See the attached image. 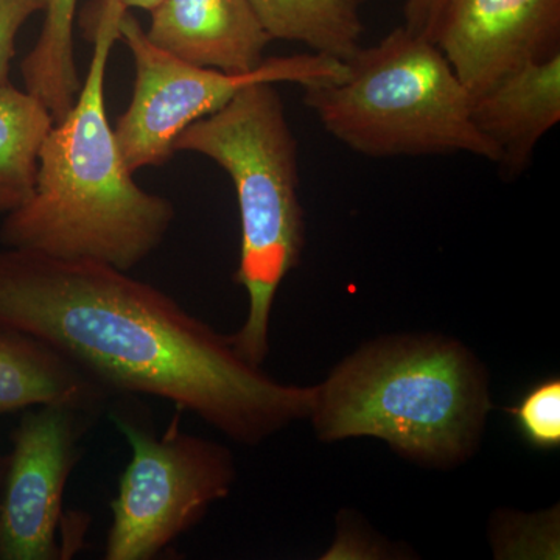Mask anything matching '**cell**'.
Wrapping results in <instances>:
<instances>
[{"label": "cell", "mask_w": 560, "mask_h": 560, "mask_svg": "<svg viewBox=\"0 0 560 560\" xmlns=\"http://www.w3.org/2000/svg\"><path fill=\"white\" fill-rule=\"evenodd\" d=\"M433 43L475 97L560 54V0H447Z\"/></svg>", "instance_id": "9c48e42d"}, {"label": "cell", "mask_w": 560, "mask_h": 560, "mask_svg": "<svg viewBox=\"0 0 560 560\" xmlns=\"http://www.w3.org/2000/svg\"><path fill=\"white\" fill-rule=\"evenodd\" d=\"M55 121L31 92L0 84V213L21 208L31 198L39 153Z\"/></svg>", "instance_id": "5bb4252c"}, {"label": "cell", "mask_w": 560, "mask_h": 560, "mask_svg": "<svg viewBox=\"0 0 560 560\" xmlns=\"http://www.w3.org/2000/svg\"><path fill=\"white\" fill-rule=\"evenodd\" d=\"M109 400V394L60 350L0 324V415L50 404L103 415Z\"/></svg>", "instance_id": "7c38bea8"}, {"label": "cell", "mask_w": 560, "mask_h": 560, "mask_svg": "<svg viewBox=\"0 0 560 560\" xmlns=\"http://www.w3.org/2000/svg\"><path fill=\"white\" fill-rule=\"evenodd\" d=\"M340 80L304 86L324 130L368 158L467 153L499 162L471 97L433 40L400 25L345 62Z\"/></svg>", "instance_id": "5b68a950"}, {"label": "cell", "mask_w": 560, "mask_h": 560, "mask_svg": "<svg viewBox=\"0 0 560 560\" xmlns=\"http://www.w3.org/2000/svg\"><path fill=\"white\" fill-rule=\"evenodd\" d=\"M471 120L499 151L504 178H517L560 120V54L529 62L471 97Z\"/></svg>", "instance_id": "8fae6325"}, {"label": "cell", "mask_w": 560, "mask_h": 560, "mask_svg": "<svg viewBox=\"0 0 560 560\" xmlns=\"http://www.w3.org/2000/svg\"><path fill=\"white\" fill-rule=\"evenodd\" d=\"M125 10L119 0L95 5L88 22L94 54L86 79L72 108L44 140L31 198L3 220L5 248L130 271L171 230L172 202L135 183L106 113V68Z\"/></svg>", "instance_id": "7a4b0ae2"}, {"label": "cell", "mask_w": 560, "mask_h": 560, "mask_svg": "<svg viewBox=\"0 0 560 560\" xmlns=\"http://www.w3.org/2000/svg\"><path fill=\"white\" fill-rule=\"evenodd\" d=\"M523 440L539 451L560 445V382L547 378L537 383L510 410Z\"/></svg>", "instance_id": "2e32d148"}, {"label": "cell", "mask_w": 560, "mask_h": 560, "mask_svg": "<svg viewBox=\"0 0 560 560\" xmlns=\"http://www.w3.org/2000/svg\"><path fill=\"white\" fill-rule=\"evenodd\" d=\"M79 0H47L46 21L35 49L22 61L27 92L65 119L81 88L73 58V20Z\"/></svg>", "instance_id": "9a60e30c"}, {"label": "cell", "mask_w": 560, "mask_h": 560, "mask_svg": "<svg viewBox=\"0 0 560 560\" xmlns=\"http://www.w3.org/2000/svg\"><path fill=\"white\" fill-rule=\"evenodd\" d=\"M102 412L68 404L25 410L11 433L0 480V560L68 559L58 534L81 442Z\"/></svg>", "instance_id": "ba28073f"}, {"label": "cell", "mask_w": 560, "mask_h": 560, "mask_svg": "<svg viewBox=\"0 0 560 560\" xmlns=\"http://www.w3.org/2000/svg\"><path fill=\"white\" fill-rule=\"evenodd\" d=\"M489 408L485 371L459 342L394 337L342 361L316 388L311 418L323 441L378 438L447 466L477 447Z\"/></svg>", "instance_id": "3957f363"}, {"label": "cell", "mask_w": 560, "mask_h": 560, "mask_svg": "<svg viewBox=\"0 0 560 560\" xmlns=\"http://www.w3.org/2000/svg\"><path fill=\"white\" fill-rule=\"evenodd\" d=\"M125 9H142L153 11L162 2V0H119Z\"/></svg>", "instance_id": "d6986e66"}, {"label": "cell", "mask_w": 560, "mask_h": 560, "mask_svg": "<svg viewBox=\"0 0 560 560\" xmlns=\"http://www.w3.org/2000/svg\"><path fill=\"white\" fill-rule=\"evenodd\" d=\"M173 150L208 156L234 184L242 224L235 280L248 293L249 308L231 338L242 359L260 368L270 352L276 293L300 264L305 232L298 140L275 84H249L180 132Z\"/></svg>", "instance_id": "277c9868"}, {"label": "cell", "mask_w": 560, "mask_h": 560, "mask_svg": "<svg viewBox=\"0 0 560 560\" xmlns=\"http://www.w3.org/2000/svg\"><path fill=\"white\" fill-rule=\"evenodd\" d=\"M370 0H249L272 39L307 46L341 62L361 49Z\"/></svg>", "instance_id": "4fadbf2b"}, {"label": "cell", "mask_w": 560, "mask_h": 560, "mask_svg": "<svg viewBox=\"0 0 560 560\" xmlns=\"http://www.w3.org/2000/svg\"><path fill=\"white\" fill-rule=\"evenodd\" d=\"M47 0H0V84L9 83L18 32L33 14L46 11Z\"/></svg>", "instance_id": "e0dca14e"}, {"label": "cell", "mask_w": 560, "mask_h": 560, "mask_svg": "<svg viewBox=\"0 0 560 560\" xmlns=\"http://www.w3.org/2000/svg\"><path fill=\"white\" fill-rule=\"evenodd\" d=\"M119 33L135 58L136 83L130 108L117 120L114 135L131 173L165 164L180 132L223 108L249 84L285 81L304 88L346 73L345 62L313 51L268 58L249 73L200 68L158 49L128 10L120 14Z\"/></svg>", "instance_id": "52a82bcc"}, {"label": "cell", "mask_w": 560, "mask_h": 560, "mask_svg": "<svg viewBox=\"0 0 560 560\" xmlns=\"http://www.w3.org/2000/svg\"><path fill=\"white\" fill-rule=\"evenodd\" d=\"M106 410L131 458L109 504L103 559L153 560L230 495L234 458L224 445L180 430L179 408L161 436L135 396L113 397Z\"/></svg>", "instance_id": "8992f818"}, {"label": "cell", "mask_w": 560, "mask_h": 560, "mask_svg": "<svg viewBox=\"0 0 560 560\" xmlns=\"http://www.w3.org/2000/svg\"><path fill=\"white\" fill-rule=\"evenodd\" d=\"M0 324L60 350L110 399L171 401L241 444L311 418L315 405L316 388L276 381L242 359L231 335L103 261L0 250Z\"/></svg>", "instance_id": "6da1fadb"}, {"label": "cell", "mask_w": 560, "mask_h": 560, "mask_svg": "<svg viewBox=\"0 0 560 560\" xmlns=\"http://www.w3.org/2000/svg\"><path fill=\"white\" fill-rule=\"evenodd\" d=\"M3 459H5V455H2V453H0V480H2Z\"/></svg>", "instance_id": "ffe728a7"}, {"label": "cell", "mask_w": 560, "mask_h": 560, "mask_svg": "<svg viewBox=\"0 0 560 560\" xmlns=\"http://www.w3.org/2000/svg\"><path fill=\"white\" fill-rule=\"evenodd\" d=\"M150 13V43L200 68L254 72L275 40L249 0H162Z\"/></svg>", "instance_id": "30bf717a"}, {"label": "cell", "mask_w": 560, "mask_h": 560, "mask_svg": "<svg viewBox=\"0 0 560 560\" xmlns=\"http://www.w3.org/2000/svg\"><path fill=\"white\" fill-rule=\"evenodd\" d=\"M445 3L447 0H405L404 27L415 35L433 40Z\"/></svg>", "instance_id": "ac0fdd59"}]
</instances>
